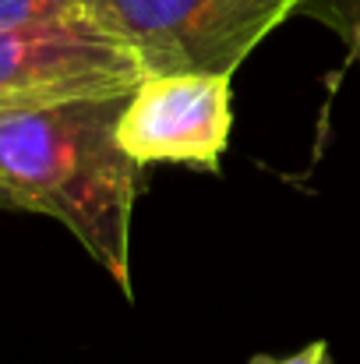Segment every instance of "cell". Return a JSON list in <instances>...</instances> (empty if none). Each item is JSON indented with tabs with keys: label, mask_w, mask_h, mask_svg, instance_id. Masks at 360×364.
I'll return each mask as SVG.
<instances>
[{
	"label": "cell",
	"mask_w": 360,
	"mask_h": 364,
	"mask_svg": "<svg viewBox=\"0 0 360 364\" xmlns=\"http://www.w3.org/2000/svg\"><path fill=\"white\" fill-rule=\"evenodd\" d=\"M103 0H0V25H39L99 18Z\"/></svg>",
	"instance_id": "5b68a950"
},
{
	"label": "cell",
	"mask_w": 360,
	"mask_h": 364,
	"mask_svg": "<svg viewBox=\"0 0 360 364\" xmlns=\"http://www.w3.org/2000/svg\"><path fill=\"white\" fill-rule=\"evenodd\" d=\"M307 0H103L99 18L145 75H230Z\"/></svg>",
	"instance_id": "7a4b0ae2"
},
{
	"label": "cell",
	"mask_w": 360,
	"mask_h": 364,
	"mask_svg": "<svg viewBox=\"0 0 360 364\" xmlns=\"http://www.w3.org/2000/svg\"><path fill=\"white\" fill-rule=\"evenodd\" d=\"M234 127L230 75L166 71L145 75L124 100L120 145L141 163H173L191 170H216Z\"/></svg>",
	"instance_id": "277c9868"
},
{
	"label": "cell",
	"mask_w": 360,
	"mask_h": 364,
	"mask_svg": "<svg viewBox=\"0 0 360 364\" xmlns=\"http://www.w3.org/2000/svg\"><path fill=\"white\" fill-rule=\"evenodd\" d=\"M300 14L336 32V39L347 46V57L360 68V0H307Z\"/></svg>",
	"instance_id": "8992f818"
},
{
	"label": "cell",
	"mask_w": 360,
	"mask_h": 364,
	"mask_svg": "<svg viewBox=\"0 0 360 364\" xmlns=\"http://www.w3.org/2000/svg\"><path fill=\"white\" fill-rule=\"evenodd\" d=\"M124 100L4 110L0 184L18 213L57 220L131 297V220L141 163L120 145Z\"/></svg>",
	"instance_id": "6da1fadb"
},
{
	"label": "cell",
	"mask_w": 360,
	"mask_h": 364,
	"mask_svg": "<svg viewBox=\"0 0 360 364\" xmlns=\"http://www.w3.org/2000/svg\"><path fill=\"white\" fill-rule=\"evenodd\" d=\"M0 213H18V205H14V198L7 195V188L0 184Z\"/></svg>",
	"instance_id": "ba28073f"
},
{
	"label": "cell",
	"mask_w": 360,
	"mask_h": 364,
	"mask_svg": "<svg viewBox=\"0 0 360 364\" xmlns=\"http://www.w3.org/2000/svg\"><path fill=\"white\" fill-rule=\"evenodd\" d=\"M141 60L103 18L0 25V114L127 96Z\"/></svg>",
	"instance_id": "3957f363"
},
{
	"label": "cell",
	"mask_w": 360,
	"mask_h": 364,
	"mask_svg": "<svg viewBox=\"0 0 360 364\" xmlns=\"http://www.w3.org/2000/svg\"><path fill=\"white\" fill-rule=\"evenodd\" d=\"M251 364H332V354H329V343L325 340H315L307 347H300L297 354H286V358H251Z\"/></svg>",
	"instance_id": "52a82bcc"
}]
</instances>
